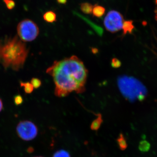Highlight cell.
Wrapping results in <instances>:
<instances>
[{
	"mask_svg": "<svg viewBox=\"0 0 157 157\" xmlns=\"http://www.w3.org/2000/svg\"><path fill=\"white\" fill-rule=\"evenodd\" d=\"M3 103L2 100L0 99V112L2 111V109H3Z\"/></svg>",
	"mask_w": 157,
	"mask_h": 157,
	"instance_id": "44dd1931",
	"label": "cell"
},
{
	"mask_svg": "<svg viewBox=\"0 0 157 157\" xmlns=\"http://www.w3.org/2000/svg\"><path fill=\"white\" fill-rule=\"evenodd\" d=\"M103 120L102 115L99 113L97 115V118L94 120L91 124L90 128L93 131H97L101 127Z\"/></svg>",
	"mask_w": 157,
	"mask_h": 157,
	"instance_id": "52a82bcc",
	"label": "cell"
},
{
	"mask_svg": "<svg viewBox=\"0 0 157 157\" xmlns=\"http://www.w3.org/2000/svg\"><path fill=\"white\" fill-rule=\"evenodd\" d=\"M94 6L90 3H82L80 6V9L83 13L86 14H90L92 13Z\"/></svg>",
	"mask_w": 157,
	"mask_h": 157,
	"instance_id": "7c38bea8",
	"label": "cell"
},
{
	"mask_svg": "<svg viewBox=\"0 0 157 157\" xmlns=\"http://www.w3.org/2000/svg\"></svg>",
	"mask_w": 157,
	"mask_h": 157,
	"instance_id": "603a6c76",
	"label": "cell"
},
{
	"mask_svg": "<svg viewBox=\"0 0 157 157\" xmlns=\"http://www.w3.org/2000/svg\"><path fill=\"white\" fill-rule=\"evenodd\" d=\"M155 18L157 21V9L155 11Z\"/></svg>",
	"mask_w": 157,
	"mask_h": 157,
	"instance_id": "7402d4cb",
	"label": "cell"
},
{
	"mask_svg": "<svg viewBox=\"0 0 157 157\" xmlns=\"http://www.w3.org/2000/svg\"><path fill=\"white\" fill-rule=\"evenodd\" d=\"M139 148L141 151H148L150 149V144L146 140H142L139 144Z\"/></svg>",
	"mask_w": 157,
	"mask_h": 157,
	"instance_id": "5bb4252c",
	"label": "cell"
},
{
	"mask_svg": "<svg viewBox=\"0 0 157 157\" xmlns=\"http://www.w3.org/2000/svg\"><path fill=\"white\" fill-rule=\"evenodd\" d=\"M18 37L23 42L33 41L39 34V29L33 21L25 19L21 21L17 27Z\"/></svg>",
	"mask_w": 157,
	"mask_h": 157,
	"instance_id": "3957f363",
	"label": "cell"
},
{
	"mask_svg": "<svg viewBox=\"0 0 157 157\" xmlns=\"http://www.w3.org/2000/svg\"><path fill=\"white\" fill-rule=\"evenodd\" d=\"M43 18L46 22L53 23L56 21V14L52 11H47L43 15Z\"/></svg>",
	"mask_w": 157,
	"mask_h": 157,
	"instance_id": "9c48e42d",
	"label": "cell"
},
{
	"mask_svg": "<svg viewBox=\"0 0 157 157\" xmlns=\"http://www.w3.org/2000/svg\"><path fill=\"white\" fill-rule=\"evenodd\" d=\"M28 53L25 43L17 36L0 39V64L5 69L20 70L24 66Z\"/></svg>",
	"mask_w": 157,
	"mask_h": 157,
	"instance_id": "7a4b0ae2",
	"label": "cell"
},
{
	"mask_svg": "<svg viewBox=\"0 0 157 157\" xmlns=\"http://www.w3.org/2000/svg\"><path fill=\"white\" fill-rule=\"evenodd\" d=\"M4 2L7 8L10 10L13 9L15 6V3L13 0H4Z\"/></svg>",
	"mask_w": 157,
	"mask_h": 157,
	"instance_id": "ac0fdd59",
	"label": "cell"
},
{
	"mask_svg": "<svg viewBox=\"0 0 157 157\" xmlns=\"http://www.w3.org/2000/svg\"><path fill=\"white\" fill-rule=\"evenodd\" d=\"M23 99L22 97L20 95L15 96L14 98V103L16 105H19L22 104Z\"/></svg>",
	"mask_w": 157,
	"mask_h": 157,
	"instance_id": "d6986e66",
	"label": "cell"
},
{
	"mask_svg": "<svg viewBox=\"0 0 157 157\" xmlns=\"http://www.w3.org/2000/svg\"><path fill=\"white\" fill-rule=\"evenodd\" d=\"M57 2L60 4H66L67 2V0H57Z\"/></svg>",
	"mask_w": 157,
	"mask_h": 157,
	"instance_id": "ffe728a7",
	"label": "cell"
},
{
	"mask_svg": "<svg viewBox=\"0 0 157 157\" xmlns=\"http://www.w3.org/2000/svg\"><path fill=\"white\" fill-rule=\"evenodd\" d=\"M20 86L21 87L23 88L26 94H31L33 91L34 87L31 82H21Z\"/></svg>",
	"mask_w": 157,
	"mask_h": 157,
	"instance_id": "4fadbf2b",
	"label": "cell"
},
{
	"mask_svg": "<svg viewBox=\"0 0 157 157\" xmlns=\"http://www.w3.org/2000/svg\"><path fill=\"white\" fill-rule=\"evenodd\" d=\"M134 28V26L132 21H124L122 28L124 34H126L128 33H131Z\"/></svg>",
	"mask_w": 157,
	"mask_h": 157,
	"instance_id": "8fae6325",
	"label": "cell"
},
{
	"mask_svg": "<svg viewBox=\"0 0 157 157\" xmlns=\"http://www.w3.org/2000/svg\"><path fill=\"white\" fill-rule=\"evenodd\" d=\"M118 85L121 92L126 98L132 100L136 96L139 87L137 82L133 78L127 76L119 77L117 80Z\"/></svg>",
	"mask_w": 157,
	"mask_h": 157,
	"instance_id": "277c9868",
	"label": "cell"
},
{
	"mask_svg": "<svg viewBox=\"0 0 157 157\" xmlns=\"http://www.w3.org/2000/svg\"><path fill=\"white\" fill-rule=\"evenodd\" d=\"M46 73L53 78L56 97L64 98L73 92L82 94L85 91L88 72L82 61L76 56L55 61Z\"/></svg>",
	"mask_w": 157,
	"mask_h": 157,
	"instance_id": "6da1fadb",
	"label": "cell"
},
{
	"mask_svg": "<svg viewBox=\"0 0 157 157\" xmlns=\"http://www.w3.org/2000/svg\"><path fill=\"white\" fill-rule=\"evenodd\" d=\"M117 141L121 150L124 151L128 147V143L123 134L121 133L118 137Z\"/></svg>",
	"mask_w": 157,
	"mask_h": 157,
	"instance_id": "ba28073f",
	"label": "cell"
},
{
	"mask_svg": "<svg viewBox=\"0 0 157 157\" xmlns=\"http://www.w3.org/2000/svg\"><path fill=\"white\" fill-rule=\"evenodd\" d=\"M52 157H71V156L68 151L64 150H61L56 152L54 154Z\"/></svg>",
	"mask_w": 157,
	"mask_h": 157,
	"instance_id": "9a60e30c",
	"label": "cell"
},
{
	"mask_svg": "<svg viewBox=\"0 0 157 157\" xmlns=\"http://www.w3.org/2000/svg\"><path fill=\"white\" fill-rule=\"evenodd\" d=\"M111 65L112 67L117 68L121 66V62L118 59L114 58L111 60Z\"/></svg>",
	"mask_w": 157,
	"mask_h": 157,
	"instance_id": "e0dca14e",
	"label": "cell"
},
{
	"mask_svg": "<svg viewBox=\"0 0 157 157\" xmlns=\"http://www.w3.org/2000/svg\"><path fill=\"white\" fill-rule=\"evenodd\" d=\"M123 16L119 12L114 10L109 11L104 20V25L108 32L115 33L122 29Z\"/></svg>",
	"mask_w": 157,
	"mask_h": 157,
	"instance_id": "5b68a950",
	"label": "cell"
},
{
	"mask_svg": "<svg viewBox=\"0 0 157 157\" xmlns=\"http://www.w3.org/2000/svg\"><path fill=\"white\" fill-rule=\"evenodd\" d=\"M31 83L33 86L34 88L38 89L42 85V82L39 78H33L31 79Z\"/></svg>",
	"mask_w": 157,
	"mask_h": 157,
	"instance_id": "2e32d148",
	"label": "cell"
},
{
	"mask_svg": "<svg viewBox=\"0 0 157 157\" xmlns=\"http://www.w3.org/2000/svg\"><path fill=\"white\" fill-rule=\"evenodd\" d=\"M105 9L104 7L100 6H94L92 13L94 16L97 17H102L105 14Z\"/></svg>",
	"mask_w": 157,
	"mask_h": 157,
	"instance_id": "30bf717a",
	"label": "cell"
},
{
	"mask_svg": "<svg viewBox=\"0 0 157 157\" xmlns=\"http://www.w3.org/2000/svg\"><path fill=\"white\" fill-rule=\"evenodd\" d=\"M17 134L21 139L26 141L33 140L38 135L36 126L29 121L20 122L16 128Z\"/></svg>",
	"mask_w": 157,
	"mask_h": 157,
	"instance_id": "8992f818",
	"label": "cell"
}]
</instances>
